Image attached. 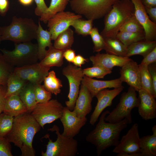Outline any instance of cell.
<instances>
[{"label": "cell", "instance_id": "db71d44e", "mask_svg": "<svg viewBox=\"0 0 156 156\" xmlns=\"http://www.w3.org/2000/svg\"><path fill=\"white\" fill-rule=\"evenodd\" d=\"M2 33V28L0 27V42L1 41V37Z\"/></svg>", "mask_w": 156, "mask_h": 156}, {"label": "cell", "instance_id": "f1b7e54d", "mask_svg": "<svg viewBox=\"0 0 156 156\" xmlns=\"http://www.w3.org/2000/svg\"><path fill=\"white\" fill-rule=\"evenodd\" d=\"M27 82L13 73H11L7 82L5 97L12 95H18Z\"/></svg>", "mask_w": 156, "mask_h": 156}, {"label": "cell", "instance_id": "8992f818", "mask_svg": "<svg viewBox=\"0 0 156 156\" xmlns=\"http://www.w3.org/2000/svg\"><path fill=\"white\" fill-rule=\"evenodd\" d=\"M119 0H70L72 9L76 13L93 20L104 16Z\"/></svg>", "mask_w": 156, "mask_h": 156}, {"label": "cell", "instance_id": "9c48e42d", "mask_svg": "<svg viewBox=\"0 0 156 156\" xmlns=\"http://www.w3.org/2000/svg\"><path fill=\"white\" fill-rule=\"evenodd\" d=\"M64 107L56 99H51L44 103H38L31 114L41 127L60 119L62 116Z\"/></svg>", "mask_w": 156, "mask_h": 156}, {"label": "cell", "instance_id": "ac0fdd59", "mask_svg": "<svg viewBox=\"0 0 156 156\" xmlns=\"http://www.w3.org/2000/svg\"><path fill=\"white\" fill-rule=\"evenodd\" d=\"M139 103L138 107L139 114L146 120H152L156 118L155 98L143 89L138 91Z\"/></svg>", "mask_w": 156, "mask_h": 156}, {"label": "cell", "instance_id": "ffe728a7", "mask_svg": "<svg viewBox=\"0 0 156 156\" xmlns=\"http://www.w3.org/2000/svg\"><path fill=\"white\" fill-rule=\"evenodd\" d=\"M79 93L73 111L79 118H83L92 109L93 97L88 89L81 83Z\"/></svg>", "mask_w": 156, "mask_h": 156}, {"label": "cell", "instance_id": "e0dca14e", "mask_svg": "<svg viewBox=\"0 0 156 156\" xmlns=\"http://www.w3.org/2000/svg\"><path fill=\"white\" fill-rule=\"evenodd\" d=\"M121 67L120 80L138 92L141 88L139 64L131 59Z\"/></svg>", "mask_w": 156, "mask_h": 156}, {"label": "cell", "instance_id": "f546056e", "mask_svg": "<svg viewBox=\"0 0 156 156\" xmlns=\"http://www.w3.org/2000/svg\"><path fill=\"white\" fill-rule=\"evenodd\" d=\"M69 0H51L49 7L40 16V20L45 23L58 12L64 11Z\"/></svg>", "mask_w": 156, "mask_h": 156}, {"label": "cell", "instance_id": "f35d334b", "mask_svg": "<svg viewBox=\"0 0 156 156\" xmlns=\"http://www.w3.org/2000/svg\"><path fill=\"white\" fill-rule=\"evenodd\" d=\"M14 117L3 112L0 115V136L6 137L11 130Z\"/></svg>", "mask_w": 156, "mask_h": 156}, {"label": "cell", "instance_id": "d4e9b609", "mask_svg": "<svg viewBox=\"0 0 156 156\" xmlns=\"http://www.w3.org/2000/svg\"><path fill=\"white\" fill-rule=\"evenodd\" d=\"M156 47V41L145 39L134 43L127 47L126 57L140 55L144 57Z\"/></svg>", "mask_w": 156, "mask_h": 156}, {"label": "cell", "instance_id": "d6986e66", "mask_svg": "<svg viewBox=\"0 0 156 156\" xmlns=\"http://www.w3.org/2000/svg\"><path fill=\"white\" fill-rule=\"evenodd\" d=\"M131 59L127 57H122L107 53L98 52L95 55L90 57V60L93 66H99L112 70L115 66L121 67Z\"/></svg>", "mask_w": 156, "mask_h": 156}, {"label": "cell", "instance_id": "277c9868", "mask_svg": "<svg viewBox=\"0 0 156 156\" xmlns=\"http://www.w3.org/2000/svg\"><path fill=\"white\" fill-rule=\"evenodd\" d=\"M38 27L31 18L14 16L10 25L2 27L1 40H10L14 43L31 42L36 38Z\"/></svg>", "mask_w": 156, "mask_h": 156}, {"label": "cell", "instance_id": "4fadbf2b", "mask_svg": "<svg viewBox=\"0 0 156 156\" xmlns=\"http://www.w3.org/2000/svg\"><path fill=\"white\" fill-rule=\"evenodd\" d=\"M50 68L42 66L39 63L15 67L13 73L23 79L34 85L41 84L47 75Z\"/></svg>", "mask_w": 156, "mask_h": 156}, {"label": "cell", "instance_id": "d6a6232c", "mask_svg": "<svg viewBox=\"0 0 156 156\" xmlns=\"http://www.w3.org/2000/svg\"><path fill=\"white\" fill-rule=\"evenodd\" d=\"M116 38L127 47L131 44L145 39V33H134L119 31Z\"/></svg>", "mask_w": 156, "mask_h": 156}, {"label": "cell", "instance_id": "7bdbcfd3", "mask_svg": "<svg viewBox=\"0 0 156 156\" xmlns=\"http://www.w3.org/2000/svg\"><path fill=\"white\" fill-rule=\"evenodd\" d=\"M148 68L151 79L153 88V96L156 98V64H151L148 66Z\"/></svg>", "mask_w": 156, "mask_h": 156}, {"label": "cell", "instance_id": "b9f144b4", "mask_svg": "<svg viewBox=\"0 0 156 156\" xmlns=\"http://www.w3.org/2000/svg\"><path fill=\"white\" fill-rule=\"evenodd\" d=\"M6 137L0 136V156H12L11 146Z\"/></svg>", "mask_w": 156, "mask_h": 156}, {"label": "cell", "instance_id": "8fae6325", "mask_svg": "<svg viewBox=\"0 0 156 156\" xmlns=\"http://www.w3.org/2000/svg\"><path fill=\"white\" fill-rule=\"evenodd\" d=\"M83 69L70 63L62 70V73L68 79L69 91L68 96V100L66 101L65 104L70 111H73L78 96L80 87L84 76Z\"/></svg>", "mask_w": 156, "mask_h": 156}, {"label": "cell", "instance_id": "5bb4252c", "mask_svg": "<svg viewBox=\"0 0 156 156\" xmlns=\"http://www.w3.org/2000/svg\"><path fill=\"white\" fill-rule=\"evenodd\" d=\"M63 127V136L74 138L79 132L81 128L86 124V117H77L73 111L67 107H64L62 115L60 119Z\"/></svg>", "mask_w": 156, "mask_h": 156}, {"label": "cell", "instance_id": "7dc6e473", "mask_svg": "<svg viewBox=\"0 0 156 156\" xmlns=\"http://www.w3.org/2000/svg\"><path fill=\"white\" fill-rule=\"evenodd\" d=\"M76 55L75 51L71 48L66 50L63 54L64 57L70 63H72Z\"/></svg>", "mask_w": 156, "mask_h": 156}, {"label": "cell", "instance_id": "11a10c76", "mask_svg": "<svg viewBox=\"0 0 156 156\" xmlns=\"http://www.w3.org/2000/svg\"></svg>", "mask_w": 156, "mask_h": 156}, {"label": "cell", "instance_id": "484cf974", "mask_svg": "<svg viewBox=\"0 0 156 156\" xmlns=\"http://www.w3.org/2000/svg\"><path fill=\"white\" fill-rule=\"evenodd\" d=\"M153 134L140 138V156L156 155V125L152 128Z\"/></svg>", "mask_w": 156, "mask_h": 156}, {"label": "cell", "instance_id": "8d00e7d4", "mask_svg": "<svg viewBox=\"0 0 156 156\" xmlns=\"http://www.w3.org/2000/svg\"><path fill=\"white\" fill-rule=\"evenodd\" d=\"M119 31L134 33L144 32L143 27L137 19L134 14L124 22L120 27Z\"/></svg>", "mask_w": 156, "mask_h": 156}, {"label": "cell", "instance_id": "cb8c5ba5", "mask_svg": "<svg viewBox=\"0 0 156 156\" xmlns=\"http://www.w3.org/2000/svg\"><path fill=\"white\" fill-rule=\"evenodd\" d=\"M40 20V19H39ZM36 39L37 41L38 57L40 61L44 57L47 51L46 48L52 46L51 42V34L47 30H44L42 27L40 20H39L37 32Z\"/></svg>", "mask_w": 156, "mask_h": 156}, {"label": "cell", "instance_id": "7402d4cb", "mask_svg": "<svg viewBox=\"0 0 156 156\" xmlns=\"http://www.w3.org/2000/svg\"><path fill=\"white\" fill-rule=\"evenodd\" d=\"M26 112V107L19 95H12L6 98L3 112L15 117Z\"/></svg>", "mask_w": 156, "mask_h": 156}, {"label": "cell", "instance_id": "4dcf8cb0", "mask_svg": "<svg viewBox=\"0 0 156 156\" xmlns=\"http://www.w3.org/2000/svg\"><path fill=\"white\" fill-rule=\"evenodd\" d=\"M74 41L73 31L69 27L58 36L53 46L57 49L66 50L71 48Z\"/></svg>", "mask_w": 156, "mask_h": 156}, {"label": "cell", "instance_id": "6da1fadb", "mask_svg": "<svg viewBox=\"0 0 156 156\" xmlns=\"http://www.w3.org/2000/svg\"><path fill=\"white\" fill-rule=\"evenodd\" d=\"M41 127L31 113L26 112L14 117L11 130L6 137L19 148L22 156H34L32 142Z\"/></svg>", "mask_w": 156, "mask_h": 156}, {"label": "cell", "instance_id": "836d02e7", "mask_svg": "<svg viewBox=\"0 0 156 156\" xmlns=\"http://www.w3.org/2000/svg\"><path fill=\"white\" fill-rule=\"evenodd\" d=\"M139 65L141 88L144 89L153 96V83L148 66L141 64Z\"/></svg>", "mask_w": 156, "mask_h": 156}, {"label": "cell", "instance_id": "ab89813d", "mask_svg": "<svg viewBox=\"0 0 156 156\" xmlns=\"http://www.w3.org/2000/svg\"><path fill=\"white\" fill-rule=\"evenodd\" d=\"M94 44V52H99L104 49L105 42L104 38L99 33L98 28L93 27L90 35Z\"/></svg>", "mask_w": 156, "mask_h": 156}, {"label": "cell", "instance_id": "816d5d0a", "mask_svg": "<svg viewBox=\"0 0 156 156\" xmlns=\"http://www.w3.org/2000/svg\"><path fill=\"white\" fill-rule=\"evenodd\" d=\"M145 6L156 7V0H141Z\"/></svg>", "mask_w": 156, "mask_h": 156}, {"label": "cell", "instance_id": "c3c4849f", "mask_svg": "<svg viewBox=\"0 0 156 156\" xmlns=\"http://www.w3.org/2000/svg\"><path fill=\"white\" fill-rule=\"evenodd\" d=\"M88 61V59L84 58L80 54H78L76 55L72 63L75 66L81 67L82 65Z\"/></svg>", "mask_w": 156, "mask_h": 156}, {"label": "cell", "instance_id": "7a4b0ae2", "mask_svg": "<svg viewBox=\"0 0 156 156\" xmlns=\"http://www.w3.org/2000/svg\"><path fill=\"white\" fill-rule=\"evenodd\" d=\"M109 112L107 110L102 113L95 127L86 137L87 142L96 147L98 156L107 148L117 146L120 142V133L130 124L126 118L117 123L106 122L105 117Z\"/></svg>", "mask_w": 156, "mask_h": 156}, {"label": "cell", "instance_id": "d590c367", "mask_svg": "<svg viewBox=\"0 0 156 156\" xmlns=\"http://www.w3.org/2000/svg\"><path fill=\"white\" fill-rule=\"evenodd\" d=\"M14 68L6 60L3 54L0 53V85L6 86L8 78L13 73Z\"/></svg>", "mask_w": 156, "mask_h": 156}, {"label": "cell", "instance_id": "4316f807", "mask_svg": "<svg viewBox=\"0 0 156 156\" xmlns=\"http://www.w3.org/2000/svg\"><path fill=\"white\" fill-rule=\"evenodd\" d=\"M104 50L108 54L122 57H127V47L116 38H104Z\"/></svg>", "mask_w": 156, "mask_h": 156}, {"label": "cell", "instance_id": "60d3db41", "mask_svg": "<svg viewBox=\"0 0 156 156\" xmlns=\"http://www.w3.org/2000/svg\"><path fill=\"white\" fill-rule=\"evenodd\" d=\"M34 92L37 103L46 102L52 97V93L47 90L41 84L35 85Z\"/></svg>", "mask_w": 156, "mask_h": 156}, {"label": "cell", "instance_id": "603a6c76", "mask_svg": "<svg viewBox=\"0 0 156 156\" xmlns=\"http://www.w3.org/2000/svg\"><path fill=\"white\" fill-rule=\"evenodd\" d=\"M65 50L57 49L53 46L49 48L39 63L45 67L61 66L63 64V54Z\"/></svg>", "mask_w": 156, "mask_h": 156}, {"label": "cell", "instance_id": "f907efd6", "mask_svg": "<svg viewBox=\"0 0 156 156\" xmlns=\"http://www.w3.org/2000/svg\"><path fill=\"white\" fill-rule=\"evenodd\" d=\"M9 8L8 0H0V14L4 16L8 11Z\"/></svg>", "mask_w": 156, "mask_h": 156}, {"label": "cell", "instance_id": "44dd1931", "mask_svg": "<svg viewBox=\"0 0 156 156\" xmlns=\"http://www.w3.org/2000/svg\"><path fill=\"white\" fill-rule=\"evenodd\" d=\"M122 82L119 78L109 80H96L84 75L81 83L88 90L93 98L101 90L107 88L121 87Z\"/></svg>", "mask_w": 156, "mask_h": 156}, {"label": "cell", "instance_id": "e575fe53", "mask_svg": "<svg viewBox=\"0 0 156 156\" xmlns=\"http://www.w3.org/2000/svg\"><path fill=\"white\" fill-rule=\"evenodd\" d=\"M93 21L91 19L84 20L79 18L75 21L71 26L78 34L86 36L90 35L93 28Z\"/></svg>", "mask_w": 156, "mask_h": 156}, {"label": "cell", "instance_id": "74e56055", "mask_svg": "<svg viewBox=\"0 0 156 156\" xmlns=\"http://www.w3.org/2000/svg\"><path fill=\"white\" fill-rule=\"evenodd\" d=\"M84 75L89 77H95L98 79L103 78L107 75L111 74L112 70L102 67L95 66L83 69Z\"/></svg>", "mask_w": 156, "mask_h": 156}, {"label": "cell", "instance_id": "ba28073f", "mask_svg": "<svg viewBox=\"0 0 156 156\" xmlns=\"http://www.w3.org/2000/svg\"><path fill=\"white\" fill-rule=\"evenodd\" d=\"M136 91L129 86L127 92L122 94L116 107L105 117L106 122L116 123L126 118L130 124L132 122L131 112L134 108L138 107L139 103Z\"/></svg>", "mask_w": 156, "mask_h": 156}, {"label": "cell", "instance_id": "52a82bcc", "mask_svg": "<svg viewBox=\"0 0 156 156\" xmlns=\"http://www.w3.org/2000/svg\"><path fill=\"white\" fill-rule=\"evenodd\" d=\"M48 130L55 132L57 138L53 142L47 135L49 141L46 145V151H42V156H74L76 154L78 151V142L76 140L62 135L60 132L59 127L56 125H54Z\"/></svg>", "mask_w": 156, "mask_h": 156}, {"label": "cell", "instance_id": "f6af8a7d", "mask_svg": "<svg viewBox=\"0 0 156 156\" xmlns=\"http://www.w3.org/2000/svg\"><path fill=\"white\" fill-rule=\"evenodd\" d=\"M36 5L35 10V14L40 16L47 10L48 7L44 0H34Z\"/></svg>", "mask_w": 156, "mask_h": 156}, {"label": "cell", "instance_id": "3957f363", "mask_svg": "<svg viewBox=\"0 0 156 156\" xmlns=\"http://www.w3.org/2000/svg\"><path fill=\"white\" fill-rule=\"evenodd\" d=\"M134 12V5L130 0H119L105 16L104 27L101 35L104 38H116L120 27Z\"/></svg>", "mask_w": 156, "mask_h": 156}, {"label": "cell", "instance_id": "bcb514c9", "mask_svg": "<svg viewBox=\"0 0 156 156\" xmlns=\"http://www.w3.org/2000/svg\"><path fill=\"white\" fill-rule=\"evenodd\" d=\"M6 86L0 85V115L3 112L6 100Z\"/></svg>", "mask_w": 156, "mask_h": 156}, {"label": "cell", "instance_id": "f5cc1de1", "mask_svg": "<svg viewBox=\"0 0 156 156\" xmlns=\"http://www.w3.org/2000/svg\"><path fill=\"white\" fill-rule=\"evenodd\" d=\"M33 0H18L19 2L25 6L30 5L32 3Z\"/></svg>", "mask_w": 156, "mask_h": 156}, {"label": "cell", "instance_id": "5b68a950", "mask_svg": "<svg viewBox=\"0 0 156 156\" xmlns=\"http://www.w3.org/2000/svg\"><path fill=\"white\" fill-rule=\"evenodd\" d=\"M6 60L12 66L19 67L38 62L37 44L31 42L15 43L12 51L0 49Z\"/></svg>", "mask_w": 156, "mask_h": 156}, {"label": "cell", "instance_id": "83f0119b", "mask_svg": "<svg viewBox=\"0 0 156 156\" xmlns=\"http://www.w3.org/2000/svg\"><path fill=\"white\" fill-rule=\"evenodd\" d=\"M35 85L28 82L19 94L25 105L27 112L31 113L37 103L34 92Z\"/></svg>", "mask_w": 156, "mask_h": 156}, {"label": "cell", "instance_id": "ee69618b", "mask_svg": "<svg viewBox=\"0 0 156 156\" xmlns=\"http://www.w3.org/2000/svg\"><path fill=\"white\" fill-rule=\"evenodd\" d=\"M156 62V47L144 57L140 64L148 66L151 64Z\"/></svg>", "mask_w": 156, "mask_h": 156}, {"label": "cell", "instance_id": "1f68e13d", "mask_svg": "<svg viewBox=\"0 0 156 156\" xmlns=\"http://www.w3.org/2000/svg\"><path fill=\"white\" fill-rule=\"evenodd\" d=\"M43 82L45 88L52 94L57 95L60 93L61 88L62 87V81L57 77L54 70L49 71Z\"/></svg>", "mask_w": 156, "mask_h": 156}, {"label": "cell", "instance_id": "30bf717a", "mask_svg": "<svg viewBox=\"0 0 156 156\" xmlns=\"http://www.w3.org/2000/svg\"><path fill=\"white\" fill-rule=\"evenodd\" d=\"M140 140L138 125L135 123L122 136L113 152L118 156H140Z\"/></svg>", "mask_w": 156, "mask_h": 156}, {"label": "cell", "instance_id": "7c38bea8", "mask_svg": "<svg viewBox=\"0 0 156 156\" xmlns=\"http://www.w3.org/2000/svg\"><path fill=\"white\" fill-rule=\"evenodd\" d=\"M82 17L81 15H77L69 11L59 12L54 15L47 22L49 31L51 34V40H55L60 33L71 26L75 21Z\"/></svg>", "mask_w": 156, "mask_h": 156}, {"label": "cell", "instance_id": "9a60e30c", "mask_svg": "<svg viewBox=\"0 0 156 156\" xmlns=\"http://www.w3.org/2000/svg\"><path fill=\"white\" fill-rule=\"evenodd\" d=\"M124 88L122 86L111 90L105 89L97 93L95 96L97 99V102L91 116L89 121L91 125H94L106 108L112 105L113 99L123 90Z\"/></svg>", "mask_w": 156, "mask_h": 156}, {"label": "cell", "instance_id": "2e32d148", "mask_svg": "<svg viewBox=\"0 0 156 156\" xmlns=\"http://www.w3.org/2000/svg\"><path fill=\"white\" fill-rule=\"evenodd\" d=\"M130 0L134 5V15L144 29L145 39L156 41V23L150 18L141 0Z\"/></svg>", "mask_w": 156, "mask_h": 156}, {"label": "cell", "instance_id": "681fc988", "mask_svg": "<svg viewBox=\"0 0 156 156\" xmlns=\"http://www.w3.org/2000/svg\"><path fill=\"white\" fill-rule=\"evenodd\" d=\"M144 7L150 19L156 23V7L145 6Z\"/></svg>", "mask_w": 156, "mask_h": 156}]
</instances>
